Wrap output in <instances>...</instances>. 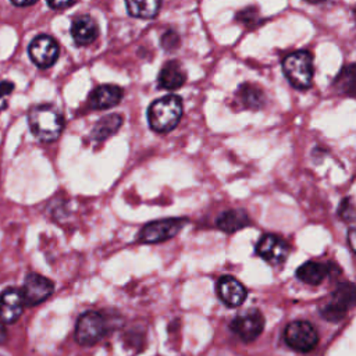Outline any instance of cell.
Segmentation results:
<instances>
[{"label": "cell", "instance_id": "1", "mask_svg": "<svg viewBox=\"0 0 356 356\" xmlns=\"http://www.w3.org/2000/svg\"><path fill=\"white\" fill-rule=\"evenodd\" d=\"M182 100L177 95H167L154 100L147 108V121L154 132L172 131L182 117Z\"/></svg>", "mask_w": 356, "mask_h": 356}, {"label": "cell", "instance_id": "2", "mask_svg": "<svg viewBox=\"0 0 356 356\" xmlns=\"http://www.w3.org/2000/svg\"><path fill=\"white\" fill-rule=\"evenodd\" d=\"M28 124L33 136L42 142L56 140L64 128L61 114L49 104H39L28 111Z\"/></svg>", "mask_w": 356, "mask_h": 356}, {"label": "cell", "instance_id": "3", "mask_svg": "<svg viewBox=\"0 0 356 356\" xmlns=\"http://www.w3.org/2000/svg\"><path fill=\"white\" fill-rule=\"evenodd\" d=\"M282 72L296 90H307L313 85L314 65L309 50H295L282 58Z\"/></svg>", "mask_w": 356, "mask_h": 356}, {"label": "cell", "instance_id": "4", "mask_svg": "<svg viewBox=\"0 0 356 356\" xmlns=\"http://www.w3.org/2000/svg\"><path fill=\"white\" fill-rule=\"evenodd\" d=\"M353 306H356V285L342 282L331 293L330 300L320 307V314L330 323H339Z\"/></svg>", "mask_w": 356, "mask_h": 356}, {"label": "cell", "instance_id": "5", "mask_svg": "<svg viewBox=\"0 0 356 356\" xmlns=\"http://www.w3.org/2000/svg\"><path fill=\"white\" fill-rule=\"evenodd\" d=\"M284 339L286 345L296 352H310L318 343V332L312 323L295 320L285 327Z\"/></svg>", "mask_w": 356, "mask_h": 356}, {"label": "cell", "instance_id": "6", "mask_svg": "<svg viewBox=\"0 0 356 356\" xmlns=\"http://www.w3.org/2000/svg\"><path fill=\"white\" fill-rule=\"evenodd\" d=\"M188 224V218H165L147 222L138 234V242L140 243H159L174 238L184 225Z\"/></svg>", "mask_w": 356, "mask_h": 356}, {"label": "cell", "instance_id": "7", "mask_svg": "<svg viewBox=\"0 0 356 356\" xmlns=\"http://www.w3.org/2000/svg\"><path fill=\"white\" fill-rule=\"evenodd\" d=\"M104 334L106 320L100 313L95 310H88L79 316L75 327V339L79 345H95L103 338Z\"/></svg>", "mask_w": 356, "mask_h": 356}, {"label": "cell", "instance_id": "8", "mask_svg": "<svg viewBox=\"0 0 356 356\" xmlns=\"http://www.w3.org/2000/svg\"><path fill=\"white\" fill-rule=\"evenodd\" d=\"M264 316L259 309H249L238 314L229 324L231 331L243 342L256 341L264 330Z\"/></svg>", "mask_w": 356, "mask_h": 356}, {"label": "cell", "instance_id": "9", "mask_svg": "<svg viewBox=\"0 0 356 356\" xmlns=\"http://www.w3.org/2000/svg\"><path fill=\"white\" fill-rule=\"evenodd\" d=\"M254 252L266 263L271 266H281L289 254V245L284 238L275 234H264L257 241Z\"/></svg>", "mask_w": 356, "mask_h": 356}, {"label": "cell", "instance_id": "10", "mask_svg": "<svg viewBox=\"0 0 356 356\" xmlns=\"http://www.w3.org/2000/svg\"><path fill=\"white\" fill-rule=\"evenodd\" d=\"M54 291V284L49 278L38 274V273H29L22 285V296L25 300V306H36L46 299L50 298V295Z\"/></svg>", "mask_w": 356, "mask_h": 356}, {"label": "cell", "instance_id": "11", "mask_svg": "<svg viewBox=\"0 0 356 356\" xmlns=\"http://www.w3.org/2000/svg\"><path fill=\"white\" fill-rule=\"evenodd\" d=\"M28 53L31 60L38 67L47 68V67H51L58 58L60 49L57 42L51 36L39 35L31 42L28 47Z\"/></svg>", "mask_w": 356, "mask_h": 356}, {"label": "cell", "instance_id": "12", "mask_svg": "<svg viewBox=\"0 0 356 356\" xmlns=\"http://www.w3.org/2000/svg\"><path fill=\"white\" fill-rule=\"evenodd\" d=\"M216 291L220 300L228 307L241 306L248 296V291L243 284L232 275H222L217 281Z\"/></svg>", "mask_w": 356, "mask_h": 356}, {"label": "cell", "instance_id": "13", "mask_svg": "<svg viewBox=\"0 0 356 356\" xmlns=\"http://www.w3.org/2000/svg\"><path fill=\"white\" fill-rule=\"evenodd\" d=\"M338 266L332 261L321 263L316 260H307L296 268V278L307 285H320L328 275H331Z\"/></svg>", "mask_w": 356, "mask_h": 356}, {"label": "cell", "instance_id": "14", "mask_svg": "<svg viewBox=\"0 0 356 356\" xmlns=\"http://www.w3.org/2000/svg\"><path fill=\"white\" fill-rule=\"evenodd\" d=\"M25 300L21 289L7 288L0 295V320L6 324L15 323L22 314Z\"/></svg>", "mask_w": 356, "mask_h": 356}, {"label": "cell", "instance_id": "15", "mask_svg": "<svg viewBox=\"0 0 356 356\" xmlns=\"http://www.w3.org/2000/svg\"><path fill=\"white\" fill-rule=\"evenodd\" d=\"M235 100L245 110L259 111L266 106L267 99L264 90L259 85L252 82H243L238 86L235 92Z\"/></svg>", "mask_w": 356, "mask_h": 356}, {"label": "cell", "instance_id": "16", "mask_svg": "<svg viewBox=\"0 0 356 356\" xmlns=\"http://www.w3.org/2000/svg\"><path fill=\"white\" fill-rule=\"evenodd\" d=\"M122 97V89L115 85H100L89 95L88 104L90 108L104 110L114 107Z\"/></svg>", "mask_w": 356, "mask_h": 356}, {"label": "cell", "instance_id": "17", "mask_svg": "<svg viewBox=\"0 0 356 356\" xmlns=\"http://www.w3.org/2000/svg\"><path fill=\"white\" fill-rule=\"evenodd\" d=\"M71 36L78 46H88L96 40L99 35V26L96 21L89 15H81L71 24Z\"/></svg>", "mask_w": 356, "mask_h": 356}, {"label": "cell", "instance_id": "18", "mask_svg": "<svg viewBox=\"0 0 356 356\" xmlns=\"http://www.w3.org/2000/svg\"><path fill=\"white\" fill-rule=\"evenodd\" d=\"M216 225L222 232L234 234L236 231H241V229L252 225V220L243 209H231V210L222 211L217 217Z\"/></svg>", "mask_w": 356, "mask_h": 356}, {"label": "cell", "instance_id": "19", "mask_svg": "<svg viewBox=\"0 0 356 356\" xmlns=\"http://www.w3.org/2000/svg\"><path fill=\"white\" fill-rule=\"evenodd\" d=\"M331 86L337 95L355 97L356 96V63L343 65L332 79Z\"/></svg>", "mask_w": 356, "mask_h": 356}, {"label": "cell", "instance_id": "20", "mask_svg": "<svg viewBox=\"0 0 356 356\" xmlns=\"http://www.w3.org/2000/svg\"><path fill=\"white\" fill-rule=\"evenodd\" d=\"M185 71L181 68L179 63L172 60L164 64L157 76V83L160 88L167 90H174L185 83Z\"/></svg>", "mask_w": 356, "mask_h": 356}, {"label": "cell", "instance_id": "21", "mask_svg": "<svg viewBox=\"0 0 356 356\" xmlns=\"http://www.w3.org/2000/svg\"><path fill=\"white\" fill-rule=\"evenodd\" d=\"M122 125V117L120 114H108L102 117L93 127L90 136L95 140H104L114 135Z\"/></svg>", "mask_w": 356, "mask_h": 356}, {"label": "cell", "instance_id": "22", "mask_svg": "<svg viewBox=\"0 0 356 356\" xmlns=\"http://www.w3.org/2000/svg\"><path fill=\"white\" fill-rule=\"evenodd\" d=\"M129 15L135 18H153L157 15L161 0H125Z\"/></svg>", "mask_w": 356, "mask_h": 356}, {"label": "cell", "instance_id": "23", "mask_svg": "<svg viewBox=\"0 0 356 356\" xmlns=\"http://www.w3.org/2000/svg\"><path fill=\"white\" fill-rule=\"evenodd\" d=\"M236 21L239 24H242L246 29H254L257 28L259 25L263 24V18L260 15V11L254 7V6H250V7H245L242 8L241 11H238L236 14Z\"/></svg>", "mask_w": 356, "mask_h": 356}, {"label": "cell", "instance_id": "24", "mask_svg": "<svg viewBox=\"0 0 356 356\" xmlns=\"http://www.w3.org/2000/svg\"><path fill=\"white\" fill-rule=\"evenodd\" d=\"M338 216L345 222L356 221V204L353 203V199L350 196H346L339 202Z\"/></svg>", "mask_w": 356, "mask_h": 356}, {"label": "cell", "instance_id": "25", "mask_svg": "<svg viewBox=\"0 0 356 356\" xmlns=\"http://www.w3.org/2000/svg\"><path fill=\"white\" fill-rule=\"evenodd\" d=\"M161 46L167 50V51H172L179 46V36L177 32L174 31H167L163 36H161Z\"/></svg>", "mask_w": 356, "mask_h": 356}, {"label": "cell", "instance_id": "26", "mask_svg": "<svg viewBox=\"0 0 356 356\" xmlns=\"http://www.w3.org/2000/svg\"><path fill=\"white\" fill-rule=\"evenodd\" d=\"M14 83L10 81L0 82V111H3L7 107V96L13 92Z\"/></svg>", "mask_w": 356, "mask_h": 356}, {"label": "cell", "instance_id": "27", "mask_svg": "<svg viewBox=\"0 0 356 356\" xmlns=\"http://www.w3.org/2000/svg\"><path fill=\"white\" fill-rule=\"evenodd\" d=\"M346 241L350 250L356 254V227H350L346 231Z\"/></svg>", "mask_w": 356, "mask_h": 356}, {"label": "cell", "instance_id": "28", "mask_svg": "<svg viewBox=\"0 0 356 356\" xmlns=\"http://www.w3.org/2000/svg\"><path fill=\"white\" fill-rule=\"evenodd\" d=\"M47 4L51 7V8H65L68 6H71L75 0H46Z\"/></svg>", "mask_w": 356, "mask_h": 356}, {"label": "cell", "instance_id": "29", "mask_svg": "<svg viewBox=\"0 0 356 356\" xmlns=\"http://www.w3.org/2000/svg\"><path fill=\"white\" fill-rule=\"evenodd\" d=\"M13 4L15 6H19V7H25V6H29V4H33L36 0H11Z\"/></svg>", "mask_w": 356, "mask_h": 356}, {"label": "cell", "instance_id": "30", "mask_svg": "<svg viewBox=\"0 0 356 356\" xmlns=\"http://www.w3.org/2000/svg\"><path fill=\"white\" fill-rule=\"evenodd\" d=\"M7 339V331L4 328V325L0 323V345H3Z\"/></svg>", "mask_w": 356, "mask_h": 356}, {"label": "cell", "instance_id": "31", "mask_svg": "<svg viewBox=\"0 0 356 356\" xmlns=\"http://www.w3.org/2000/svg\"><path fill=\"white\" fill-rule=\"evenodd\" d=\"M305 1L309 3V4H321V3H324L327 0H305Z\"/></svg>", "mask_w": 356, "mask_h": 356}, {"label": "cell", "instance_id": "32", "mask_svg": "<svg viewBox=\"0 0 356 356\" xmlns=\"http://www.w3.org/2000/svg\"><path fill=\"white\" fill-rule=\"evenodd\" d=\"M355 17H356V7H355Z\"/></svg>", "mask_w": 356, "mask_h": 356}]
</instances>
